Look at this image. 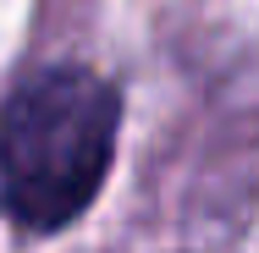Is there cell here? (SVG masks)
I'll return each instance as SVG.
<instances>
[{
    "mask_svg": "<svg viewBox=\"0 0 259 253\" xmlns=\"http://www.w3.org/2000/svg\"><path fill=\"white\" fill-rule=\"evenodd\" d=\"M121 99L89 66H45L0 110V204L28 231H61L100 198Z\"/></svg>",
    "mask_w": 259,
    "mask_h": 253,
    "instance_id": "6da1fadb",
    "label": "cell"
}]
</instances>
